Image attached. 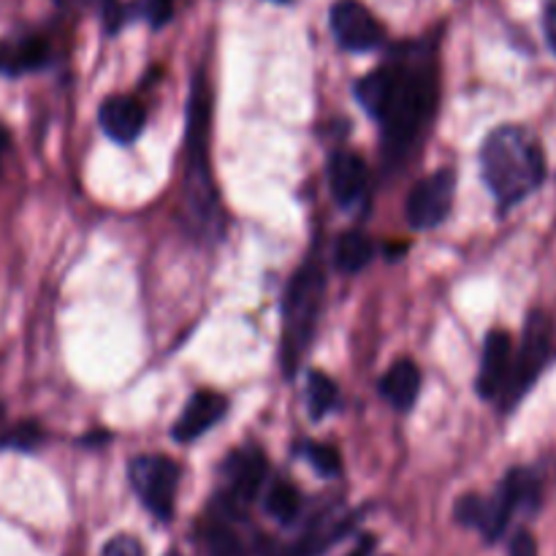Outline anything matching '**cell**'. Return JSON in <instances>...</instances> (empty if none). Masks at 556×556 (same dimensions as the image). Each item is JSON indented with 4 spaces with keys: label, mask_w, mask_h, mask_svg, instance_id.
<instances>
[{
    "label": "cell",
    "mask_w": 556,
    "mask_h": 556,
    "mask_svg": "<svg viewBox=\"0 0 556 556\" xmlns=\"http://www.w3.org/2000/svg\"><path fill=\"white\" fill-rule=\"evenodd\" d=\"M481 174L500 210H510L541 188L546 177V157L530 130L503 125L483 141Z\"/></svg>",
    "instance_id": "obj_1"
},
{
    "label": "cell",
    "mask_w": 556,
    "mask_h": 556,
    "mask_svg": "<svg viewBox=\"0 0 556 556\" xmlns=\"http://www.w3.org/2000/svg\"><path fill=\"white\" fill-rule=\"evenodd\" d=\"M326 280L324 271L318 269L315 261L304 264L302 269L293 275L291 286H288L286 302H282V367L288 375H293L296 364L307 353L309 342H313L315 326H318L320 302H324Z\"/></svg>",
    "instance_id": "obj_2"
},
{
    "label": "cell",
    "mask_w": 556,
    "mask_h": 556,
    "mask_svg": "<svg viewBox=\"0 0 556 556\" xmlns=\"http://www.w3.org/2000/svg\"><path fill=\"white\" fill-rule=\"evenodd\" d=\"M210 90L204 85V76H199L190 92L188 109V177H190V201L199 210V215H210L215 204L212 193V174H210Z\"/></svg>",
    "instance_id": "obj_3"
},
{
    "label": "cell",
    "mask_w": 556,
    "mask_h": 556,
    "mask_svg": "<svg viewBox=\"0 0 556 556\" xmlns=\"http://www.w3.org/2000/svg\"><path fill=\"white\" fill-rule=\"evenodd\" d=\"M434 106V90L432 81L421 74H413L405 68V79H402L400 96L391 103L389 114L380 119L386 134V150L389 152H405L407 147L416 141L421 128L427 125L429 114Z\"/></svg>",
    "instance_id": "obj_4"
},
{
    "label": "cell",
    "mask_w": 556,
    "mask_h": 556,
    "mask_svg": "<svg viewBox=\"0 0 556 556\" xmlns=\"http://www.w3.org/2000/svg\"><path fill=\"white\" fill-rule=\"evenodd\" d=\"M128 472L144 508L157 521H172L179 486L177 462L166 459V456H139V459L130 462Z\"/></svg>",
    "instance_id": "obj_5"
},
{
    "label": "cell",
    "mask_w": 556,
    "mask_h": 556,
    "mask_svg": "<svg viewBox=\"0 0 556 556\" xmlns=\"http://www.w3.org/2000/svg\"><path fill=\"white\" fill-rule=\"evenodd\" d=\"M548 353H552V324H548L546 315L532 313L530 320H527L521 351L519 356H516L514 369H510V378L508 383H505V391L500 394L505 402V410L514 407L516 402L527 394V389L535 383L543 364H546Z\"/></svg>",
    "instance_id": "obj_6"
},
{
    "label": "cell",
    "mask_w": 556,
    "mask_h": 556,
    "mask_svg": "<svg viewBox=\"0 0 556 556\" xmlns=\"http://www.w3.org/2000/svg\"><path fill=\"white\" fill-rule=\"evenodd\" d=\"M454 190H456V177L451 168H440L438 174H429L424 177L416 188L410 190L405 204L407 223L418 231H427V228L440 226L445 217L451 215V206H454Z\"/></svg>",
    "instance_id": "obj_7"
},
{
    "label": "cell",
    "mask_w": 556,
    "mask_h": 556,
    "mask_svg": "<svg viewBox=\"0 0 556 556\" xmlns=\"http://www.w3.org/2000/svg\"><path fill=\"white\" fill-rule=\"evenodd\" d=\"M331 30L348 52H369L378 49L386 38L378 16L358 0H337L331 5Z\"/></svg>",
    "instance_id": "obj_8"
},
{
    "label": "cell",
    "mask_w": 556,
    "mask_h": 556,
    "mask_svg": "<svg viewBox=\"0 0 556 556\" xmlns=\"http://www.w3.org/2000/svg\"><path fill=\"white\" fill-rule=\"evenodd\" d=\"M510 369H514V340H510L508 331L494 329L486 337V345H483V362L476 383L478 394L483 400H497L505 391Z\"/></svg>",
    "instance_id": "obj_9"
},
{
    "label": "cell",
    "mask_w": 556,
    "mask_h": 556,
    "mask_svg": "<svg viewBox=\"0 0 556 556\" xmlns=\"http://www.w3.org/2000/svg\"><path fill=\"white\" fill-rule=\"evenodd\" d=\"M402 79H405V68L402 65H386V68L372 71V74L362 76L356 81V98L364 106V112L372 114L375 119H383L389 114L391 103L400 96Z\"/></svg>",
    "instance_id": "obj_10"
},
{
    "label": "cell",
    "mask_w": 556,
    "mask_h": 556,
    "mask_svg": "<svg viewBox=\"0 0 556 556\" xmlns=\"http://www.w3.org/2000/svg\"><path fill=\"white\" fill-rule=\"evenodd\" d=\"M226 400L215 391H195L193 396L185 405L182 416L174 424V438L179 443H190V440L201 438L204 432H210L223 416H226Z\"/></svg>",
    "instance_id": "obj_11"
},
{
    "label": "cell",
    "mask_w": 556,
    "mask_h": 556,
    "mask_svg": "<svg viewBox=\"0 0 556 556\" xmlns=\"http://www.w3.org/2000/svg\"><path fill=\"white\" fill-rule=\"evenodd\" d=\"M98 119H101V128L109 139L117 141V144H130L144 130L147 114L144 106L139 101H134V98L114 96L101 103Z\"/></svg>",
    "instance_id": "obj_12"
},
{
    "label": "cell",
    "mask_w": 556,
    "mask_h": 556,
    "mask_svg": "<svg viewBox=\"0 0 556 556\" xmlns=\"http://www.w3.org/2000/svg\"><path fill=\"white\" fill-rule=\"evenodd\" d=\"M367 163L356 152H337L329 161V188L340 204H353L364 193Z\"/></svg>",
    "instance_id": "obj_13"
},
{
    "label": "cell",
    "mask_w": 556,
    "mask_h": 556,
    "mask_svg": "<svg viewBox=\"0 0 556 556\" xmlns=\"http://www.w3.org/2000/svg\"><path fill=\"white\" fill-rule=\"evenodd\" d=\"M380 391L396 410H410L418 400V391H421V372H418L416 362H410V358L396 362L380 380Z\"/></svg>",
    "instance_id": "obj_14"
},
{
    "label": "cell",
    "mask_w": 556,
    "mask_h": 556,
    "mask_svg": "<svg viewBox=\"0 0 556 556\" xmlns=\"http://www.w3.org/2000/svg\"><path fill=\"white\" fill-rule=\"evenodd\" d=\"M49 47L43 38H22V41H0V74L20 76L47 63Z\"/></svg>",
    "instance_id": "obj_15"
},
{
    "label": "cell",
    "mask_w": 556,
    "mask_h": 556,
    "mask_svg": "<svg viewBox=\"0 0 556 556\" xmlns=\"http://www.w3.org/2000/svg\"><path fill=\"white\" fill-rule=\"evenodd\" d=\"M266 462L261 451H250V454L233 456V470H231V497L237 505L253 503L258 494L261 483H264Z\"/></svg>",
    "instance_id": "obj_16"
},
{
    "label": "cell",
    "mask_w": 556,
    "mask_h": 556,
    "mask_svg": "<svg viewBox=\"0 0 556 556\" xmlns=\"http://www.w3.org/2000/svg\"><path fill=\"white\" fill-rule=\"evenodd\" d=\"M369 261H372V242L358 231L342 233L334 250L337 269L345 271V275H356V271H362Z\"/></svg>",
    "instance_id": "obj_17"
},
{
    "label": "cell",
    "mask_w": 556,
    "mask_h": 556,
    "mask_svg": "<svg viewBox=\"0 0 556 556\" xmlns=\"http://www.w3.org/2000/svg\"><path fill=\"white\" fill-rule=\"evenodd\" d=\"M266 510L275 516L280 525H293L302 510V497H299V489L288 481H277L271 486L269 497H266Z\"/></svg>",
    "instance_id": "obj_18"
},
{
    "label": "cell",
    "mask_w": 556,
    "mask_h": 556,
    "mask_svg": "<svg viewBox=\"0 0 556 556\" xmlns=\"http://www.w3.org/2000/svg\"><path fill=\"white\" fill-rule=\"evenodd\" d=\"M337 386L329 375L324 372H313L307 378V402H309V413L313 418H324L326 413L334 410L337 405Z\"/></svg>",
    "instance_id": "obj_19"
},
{
    "label": "cell",
    "mask_w": 556,
    "mask_h": 556,
    "mask_svg": "<svg viewBox=\"0 0 556 556\" xmlns=\"http://www.w3.org/2000/svg\"><path fill=\"white\" fill-rule=\"evenodd\" d=\"M304 456H307L309 465L318 470V476H340L342 470V459L340 454H337L331 445H324V443H307L304 445Z\"/></svg>",
    "instance_id": "obj_20"
},
{
    "label": "cell",
    "mask_w": 556,
    "mask_h": 556,
    "mask_svg": "<svg viewBox=\"0 0 556 556\" xmlns=\"http://www.w3.org/2000/svg\"><path fill=\"white\" fill-rule=\"evenodd\" d=\"M43 440V432L38 424L25 421L20 427L9 429L0 434V448H16V451H33Z\"/></svg>",
    "instance_id": "obj_21"
},
{
    "label": "cell",
    "mask_w": 556,
    "mask_h": 556,
    "mask_svg": "<svg viewBox=\"0 0 556 556\" xmlns=\"http://www.w3.org/2000/svg\"><path fill=\"white\" fill-rule=\"evenodd\" d=\"M210 552L212 556H242V543L228 527L217 525L210 530Z\"/></svg>",
    "instance_id": "obj_22"
},
{
    "label": "cell",
    "mask_w": 556,
    "mask_h": 556,
    "mask_svg": "<svg viewBox=\"0 0 556 556\" xmlns=\"http://www.w3.org/2000/svg\"><path fill=\"white\" fill-rule=\"evenodd\" d=\"M101 556H144V548H141V543L136 538L117 535L103 546Z\"/></svg>",
    "instance_id": "obj_23"
},
{
    "label": "cell",
    "mask_w": 556,
    "mask_h": 556,
    "mask_svg": "<svg viewBox=\"0 0 556 556\" xmlns=\"http://www.w3.org/2000/svg\"><path fill=\"white\" fill-rule=\"evenodd\" d=\"M174 14V0H150L147 3V20L152 27H163Z\"/></svg>",
    "instance_id": "obj_24"
},
{
    "label": "cell",
    "mask_w": 556,
    "mask_h": 556,
    "mask_svg": "<svg viewBox=\"0 0 556 556\" xmlns=\"http://www.w3.org/2000/svg\"><path fill=\"white\" fill-rule=\"evenodd\" d=\"M510 556H538V543L532 538V532H516L514 543H510Z\"/></svg>",
    "instance_id": "obj_25"
},
{
    "label": "cell",
    "mask_w": 556,
    "mask_h": 556,
    "mask_svg": "<svg viewBox=\"0 0 556 556\" xmlns=\"http://www.w3.org/2000/svg\"><path fill=\"white\" fill-rule=\"evenodd\" d=\"M543 25H546L548 43H552V49L556 52V0H552V3H548L546 20H543Z\"/></svg>",
    "instance_id": "obj_26"
},
{
    "label": "cell",
    "mask_w": 556,
    "mask_h": 556,
    "mask_svg": "<svg viewBox=\"0 0 556 556\" xmlns=\"http://www.w3.org/2000/svg\"><path fill=\"white\" fill-rule=\"evenodd\" d=\"M54 3L65 11H81V9H92V5L98 3H106V0H54Z\"/></svg>",
    "instance_id": "obj_27"
},
{
    "label": "cell",
    "mask_w": 556,
    "mask_h": 556,
    "mask_svg": "<svg viewBox=\"0 0 556 556\" xmlns=\"http://www.w3.org/2000/svg\"><path fill=\"white\" fill-rule=\"evenodd\" d=\"M369 554H372V541H364L351 556H369Z\"/></svg>",
    "instance_id": "obj_28"
},
{
    "label": "cell",
    "mask_w": 556,
    "mask_h": 556,
    "mask_svg": "<svg viewBox=\"0 0 556 556\" xmlns=\"http://www.w3.org/2000/svg\"><path fill=\"white\" fill-rule=\"evenodd\" d=\"M5 141H9V139H5V134H3V130H0V166H3V152H5Z\"/></svg>",
    "instance_id": "obj_29"
},
{
    "label": "cell",
    "mask_w": 556,
    "mask_h": 556,
    "mask_svg": "<svg viewBox=\"0 0 556 556\" xmlns=\"http://www.w3.org/2000/svg\"><path fill=\"white\" fill-rule=\"evenodd\" d=\"M166 556H182V554H179V552H168Z\"/></svg>",
    "instance_id": "obj_30"
},
{
    "label": "cell",
    "mask_w": 556,
    "mask_h": 556,
    "mask_svg": "<svg viewBox=\"0 0 556 556\" xmlns=\"http://www.w3.org/2000/svg\"><path fill=\"white\" fill-rule=\"evenodd\" d=\"M0 421H3V405H0Z\"/></svg>",
    "instance_id": "obj_31"
},
{
    "label": "cell",
    "mask_w": 556,
    "mask_h": 556,
    "mask_svg": "<svg viewBox=\"0 0 556 556\" xmlns=\"http://www.w3.org/2000/svg\"><path fill=\"white\" fill-rule=\"evenodd\" d=\"M280 3H288V0H280Z\"/></svg>",
    "instance_id": "obj_32"
}]
</instances>
